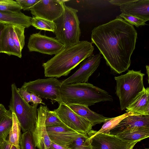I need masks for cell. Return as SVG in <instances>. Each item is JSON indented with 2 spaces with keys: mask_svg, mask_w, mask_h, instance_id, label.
I'll return each mask as SVG.
<instances>
[{
  "mask_svg": "<svg viewBox=\"0 0 149 149\" xmlns=\"http://www.w3.org/2000/svg\"><path fill=\"white\" fill-rule=\"evenodd\" d=\"M7 110L6 109L4 106L0 104V120L3 117Z\"/></svg>",
  "mask_w": 149,
  "mask_h": 149,
  "instance_id": "cell-39",
  "label": "cell"
},
{
  "mask_svg": "<svg viewBox=\"0 0 149 149\" xmlns=\"http://www.w3.org/2000/svg\"><path fill=\"white\" fill-rule=\"evenodd\" d=\"M31 25L36 29L49 31L54 33L56 28L54 21L33 17L31 19Z\"/></svg>",
  "mask_w": 149,
  "mask_h": 149,
  "instance_id": "cell-25",
  "label": "cell"
},
{
  "mask_svg": "<svg viewBox=\"0 0 149 149\" xmlns=\"http://www.w3.org/2000/svg\"><path fill=\"white\" fill-rule=\"evenodd\" d=\"M149 149L148 148H145V149Z\"/></svg>",
  "mask_w": 149,
  "mask_h": 149,
  "instance_id": "cell-43",
  "label": "cell"
},
{
  "mask_svg": "<svg viewBox=\"0 0 149 149\" xmlns=\"http://www.w3.org/2000/svg\"><path fill=\"white\" fill-rule=\"evenodd\" d=\"M127 112L138 115H149V88L139 93L126 108Z\"/></svg>",
  "mask_w": 149,
  "mask_h": 149,
  "instance_id": "cell-17",
  "label": "cell"
},
{
  "mask_svg": "<svg viewBox=\"0 0 149 149\" xmlns=\"http://www.w3.org/2000/svg\"><path fill=\"white\" fill-rule=\"evenodd\" d=\"M141 70H128L125 74L116 77V93L118 97L121 111L125 110L138 94L145 88Z\"/></svg>",
  "mask_w": 149,
  "mask_h": 149,
  "instance_id": "cell-5",
  "label": "cell"
},
{
  "mask_svg": "<svg viewBox=\"0 0 149 149\" xmlns=\"http://www.w3.org/2000/svg\"><path fill=\"white\" fill-rule=\"evenodd\" d=\"M61 84L56 78L51 77L24 82L21 87L40 98L50 99L59 104L61 103L60 90Z\"/></svg>",
  "mask_w": 149,
  "mask_h": 149,
  "instance_id": "cell-7",
  "label": "cell"
},
{
  "mask_svg": "<svg viewBox=\"0 0 149 149\" xmlns=\"http://www.w3.org/2000/svg\"><path fill=\"white\" fill-rule=\"evenodd\" d=\"M10 149H18L15 146L12 145Z\"/></svg>",
  "mask_w": 149,
  "mask_h": 149,
  "instance_id": "cell-41",
  "label": "cell"
},
{
  "mask_svg": "<svg viewBox=\"0 0 149 149\" xmlns=\"http://www.w3.org/2000/svg\"><path fill=\"white\" fill-rule=\"evenodd\" d=\"M91 139L88 134H81L69 146L70 149H92Z\"/></svg>",
  "mask_w": 149,
  "mask_h": 149,
  "instance_id": "cell-27",
  "label": "cell"
},
{
  "mask_svg": "<svg viewBox=\"0 0 149 149\" xmlns=\"http://www.w3.org/2000/svg\"><path fill=\"white\" fill-rule=\"evenodd\" d=\"M7 24L0 22V53H1V39L2 33Z\"/></svg>",
  "mask_w": 149,
  "mask_h": 149,
  "instance_id": "cell-38",
  "label": "cell"
},
{
  "mask_svg": "<svg viewBox=\"0 0 149 149\" xmlns=\"http://www.w3.org/2000/svg\"><path fill=\"white\" fill-rule=\"evenodd\" d=\"M147 126H149V115H130L123 119L111 130L110 134L115 135L119 132L132 129Z\"/></svg>",
  "mask_w": 149,
  "mask_h": 149,
  "instance_id": "cell-16",
  "label": "cell"
},
{
  "mask_svg": "<svg viewBox=\"0 0 149 149\" xmlns=\"http://www.w3.org/2000/svg\"><path fill=\"white\" fill-rule=\"evenodd\" d=\"M18 92L22 98L27 103L31 102V94L29 92L23 89L22 87L18 88Z\"/></svg>",
  "mask_w": 149,
  "mask_h": 149,
  "instance_id": "cell-33",
  "label": "cell"
},
{
  "mask_svg": "<svg viewBox=\"0 0 149 149\" xmlns=\"http://www.w3.org/2000/svg\"><path fill=\"white\" fill-rule=\"evenodd\" d=\"M131 0H112L109 1L111 4L117 6H120L128 2Z\"/></svg>",
  "mask_w": 149,
  "mask_h": 149,
  "instance_id": "cell-35",
  "label": "cell"
},
{
  "mask_svg": "<svg viewBox=\"0 0 149 149\" xmlns=\"http://www.w3.org/2000/svg\"><path fill=\"white\" fill-rule=\"evenodd\" d=\"M67 105L77 115L89 121L93 126L104 123L110 118L91 110L87 106L77 104Z\"/></svg>",
  "mask_w": 149,
  "mask_h": 149,
  "instance_id": "cell-20",
  "label": "cell"
},
{
  "mask_svg": "<svg viewBox=\"0 0 149 149\" xmlns=\"http://www.w3.org/2000/svg\"><path fill=\"white\" fill-rule=\"evenodd\" d=\"M22 8L19 3L13 0H0V11L19 12Z\"/></svg>",
  "mask_w": 149,
  "mask_h": 149,
  "instance_id": "cell-28",
  "label": "cell"
},
{
  "mask_svg": "<svg viewBox=\"0 0 149 149\" xmlns=\"http://www.w3.org/2000/svg\"><path fill=\"white\" fill-rule=\"evenodd\" d=\"M29 52L55 55L65 47L56 38L42 34L40 32L31 35L27 45Z\"/></svg>",
  "mask_w": 149,
  "mask_h": 149,
  "instance_id": "cell-9",
  "label": "cell"
},
{
  "mask_svg": "<svg viewBox=\"0 0 149 149\" xmlns=\"http://www.w3.org/2000/svg\"><path fill=\"white\" fill-rule=\"evenodd\" d=\"M45 123L46 127L65 125L53 111L49 110L48 109L46 112Z\"/></svg>",
  "mask_w": 149,
  "mask_h": 149,
  "instance_id": "cell-31",
  "label": "cell"
},
{
  "mask_svg": "<svg viewBox=\"0 0 149 149\" xmlns=\"http://www.w3.org/2000/svg\"><path fill=\"white\" fill-rule=\"evenodd\" d=\"M12 96L8 107L18 120L22 131L32 133L36 126L38 117V104L30 105L22 97L15 84L11 86Z\"/></svg>",
  "mask_w": 149,
  "mask_h": 149,
  "instance_id": "cell-6",
  "label": "cell"
},
{
  "mask_svg": "<svg viewBox=\"0 0 149 149\" xmlns=\"http://www.w3.org/2000/svg\"><path fill=\"white\" fill-rule=\"evenodd\" d=\"M32 17L21 12H13L0 11V22L6 24L21 26L28 28L31 25Z\"/></svg>",
  "mask_w": 149,
  "mask_h": 149,
  "instance_id": "cell-19",
  "label": "cell"
},
{
  "mask_svg": "<svg viewBox=\"0 0 149 149\" xmlns=\"http://www.w3.org/2000/svg\"><path fill=\"white\" fill-rule=\"evenodd\" d=\"M119 16L131 25L135 26L137 27L146 24V22L147 21L146 20L137 16L123 13L120 14Z\"/></svg>",
  "mask_w": 149,
  "mask_h": 149,
  "instance_id": "cell-30",
  "label": "cell"
},
{
  "mask_svg": "<svg viewBox=\"0 0 149 149\" xmlns=\"http://www.w3.org/2000/svg\"><path fill=\"white\" fill-rule=\"evenodd\" d=\"M12 26L7 24L1 36V53L9 56L13 55L21 58L22 52L16 46L12 36Z\"/></svg>",
  "mask_w": 149,
  "mask_h": 149,
  "instance_id": "cell-18",
  "label": "cell"
},
{
  "mask_svg": "<svg viewBox=\"0 0 149 149\" xmlns=\"http://www.w3.org/2000/svg\"><path fill=\"white\" fill-rule=\"evenodd\" d=\"M51 141L58 145L69 148L74 141L83 134L69 128L65 125L46 127Z\"/></svg>",
  "mask_w": 149,
  "mask_h": 149,
  "instance_id": "cell-14",
  "label": "cell"
},
{
  "mask_svg": "<svg viewBox=\"0 0 149 149\" xmlns=\"http://www.w3.org/2000/svg\"><path fill=\"white\" fill-rule=\"evenodd\" d=\"M0 149H3V148L0 144Z\"/></svg>",
  "mask_w": 149,
  "mask_h": 149,
  "instance_id": "cell-42",
  "label": "cell"
},
{
  "mask_svg": "<svg viewBox=\"0 0 149 149\" xmlns=\"http://www.w3.org/2000/svg\"><path fill=\"white\" fill-rule=\"evenodd\" d=\"M31 102L33 103V104H42L45 105V103L42 102V100L41 98L36 95L34 94L31 93Z\"/></svg>",
  "mask_w": 149,
  "mask_h": 149,
  "instance_id": "cell-34",
  "label": "cell"
},
{
  "mask_svg": "<svg viewBox=\"0 0 149 149\" xmlns=\"http://www.w3.org/2000/svg\"><path fill=\"white\" fill-rule=\"evenodd\" d=\"M13 123V113L10 110H7L0 120V144L6 139Z\"/></svg>",
  "mask_w": 149,
  "mask_h": 149,
  "instance_id": "cell-23",
  "label": "cell"
},
{
  "mask_svg": "<svg viewBox=\"0 0 149 149\" xmlns=\"http://www.w3.org/2000/svg\"><path fill=\"white\" fill-rule=\"evenodd\" d=\"M91 40L111 72L120 74L127 70L135 49L137 33L134 26L119 16L94 28Z\"/></svg>",
  "mask_w": 149,
  "mask_h": 149,
  "instance_id": "cell-1",
  "label": "cell"
},
{
  "mask_svg": "<svg viewBox=\"0 0 149 149\" xmlns=\"http://www.w3.org/2000/svg\"><path fill=\"white\" fill-rule=\"evenodd\" d=\"M12 36L15 44L21 52L25 45L24 29L22 26L12 25Z\"/></svg>",
  "mask_w": 149,
  "mask_h": 149,
  "instance_id": "cell-26",
  "label": "cell"
},
{
  "mask_svg": "<svg viewBox=\"0 0 149 149\" xmlns=\"http://www.w3.org/2000/svg\"><path fill=\"white\" fill-rule=\"evenodd\" d=\"M19 145L20 149H36L32 135L30 131L24 132L21 135Z\"/></svg>",
  "mask_w": 149,
  "mask_h": 149,
  "instance_id": "cell-29",
  "label": "cell"
},
{
  "mask_svg": "<svg viewBox=\"0 0 149 149\" xmlns=\"http://www.w3.org/2000/svg\"><path fill=\"white\" fill-rule=\"evenodd\" d=\"M91 131L88 134L91 139L92 149H133L138 142L128 143L111 134L94 135Z\"/></svg>",
  "mask_w": 149,
  "mask_h": 149,
  "instance_id": "cell-12",
  "label": "cell"
},
{
  "mask_svg": "<svg viewBox=\"0 0 149 149\" xmlns=\"http://www.w3.org/2000/svg\"><path fill=\"white\" fill-rule=\"evenodd\" d=\"M60 94L61 103L67 105L88 107L101 102L113 101L112 96L107 91L88 83L61 84Z\"/></svg>",
  "mask_w": 149,
  "mask_h": 149,
  "instance_id": "cell-3",
  "label": "cell"
},
{
  "mask_svg": "<svg viewBox=\"0 0 149 149\" xmlns=\"http://www.w3.org/2000/svg\"><path fill=\"white\" fill-rule=\"evenodd\" d=\"M48 109L47 106L42 105L37 109V122L31 133L35 146L38 149H49L52 143L45 123L46 113Z\"/></svg>",
  "mask_w": 149,
  "mask_h": 149,
  "instance_id": "cell-13",
  "label": "cell"
},
{
  "mask_svg": "<svg viewBox=\"0 0 149 149\" xmlns=\"http://www.w3.org/2000/svg\"><path fill=\"white\" fill-rule=\"evenodd\" d=\"M49 149H70L69 148L58 145L52 141Z\"/></svg>",
  "mask_w": 149,
  "mask_h": 149,
  "instance_id": "cell-37",
  "label": "cell"
},
{
  "mask_svg": "<svg viewBox=\"0 0 149 149\" xmlns=\"http://www.w3.org/2000/svg\"><path fill=\"white\" fill-rule=\"evenodd\" d=\"M135 115L136 114L132 112H128L115 117L110 118L104 122L99 131H95L91 130V132L94 135L99 134H110V131L117 125L123 119L129 116Z\"/></svg>",
  "mask_w": 149,
  "mask_h": 149,
  "instance_id": "cell-22",
  "label": "cell"
},
{
  "mask_svg": "<svg viewBox=\"0 0 149 149\" xmlns=\"http://www.w3.org/2000/svg\"><path fill=\"white\" fill-rule=\"evenodd\" d=\"M78 10L64 5L62 14L54 21L56 28V38L65 46L74 45L80 41L81 31Z\"/></svg>",
  "mask_w": 149,
  "mask_h": 149,
  "instance_id": "cell-4",
  "label": "cell"
},
{
  "mask_svg": "<svg viewBox=\"0 0 149 149\" xmlns=\"http://www.w3.org/2000/svg\"><path fill=\"white\" fill-rule=\"evenodd\" d=\"M122 13L149 20V0H131L120 6Z\"/></svg>",
  "mask_w": 149,
  "mask_h": 149,
  "instance_id": "cell-15",
  "label": "cell"
},
{
  "mask_svg": "<svg viewBox=\"0 0 149 149\" xmlns=\"http://www.w3.org/2000/svg\"><path fill=\"white\" fill-rule=\"evenodd\" d=\"M62 0H40L30 10L33 17L54 21L63 13L65 2Z\"/></svg>",
  "mask_w": 149,
  "mask_h": 149,
  "instance_id": "cell-10",
  "label": "cell"
},
{
  "mask_svg": "<svg viewBox=\"0 0 149 149\" xmlns=\"http://www.w3.org/2000/svg\"><path fill=\"white\" fill-rule=\"evenodd\" d=\"M115 135L125 141L138 142L149 136V126L132 129L116 134Z\"/></svg>",
  "mask_w": 149,
  "mask_h": 149,
  "instance_id": "cell-21",
  "label": "cell"
},
{
  "mask_svg": "<svg viewBox=\"0 0 149 149\" xmlns=\"http://www.w3.org/2000/svg\"><path fill=\"white\" fill-rule=\"evenodd\" d=\"M0 144L3 149H10L12 145L9 143L8 140H4Z\"/></svg>",
  "mask_w": 149,
  "mask_h": 149,
  "instance_id": "cell-36",
  "label": "cell"
},
{
  "mask_svg": "<svg viewBox=\"0 0 149 149\" xmlns=\"http://www.w3.org/2000/svg\"><path fill=\"white\" fill-rule=\"evenodd\" d=\"M13 113V123L12 128L8 134V141L12 145L20 149L19 145V141L21 136V127L15 114Z\"/></svg>",
  "mask_w": 149,
  "mask_h": 149,
  "instance_id": "cell-24",
  "label": "cell"
},
{
  "mask_svg": "<svg viewBox=\"0 0 149 149\" xmlns=\"http://www.w3.org/2000/svg\"><path fill=\"white\" fill-rule=\"evenodd\" d=\"M101 58L99 54L86 58L82 61L79 68L72 75L61 82V84L88 83L90 77L98 67Z\"/></svg>",
  "mask_w": 149,
  "mask_h": 149,
  "instance_id": "cell-11",
  "label": "cell"
},
{
  "mask_svg": "<svg viewBox=\"0 0 149 149\" xmlns=\"http://www.w3.org/2000/svg\"><path fill=\"white\" fill-rule=\"evenodd\" d=\"M53 112L66 126L81 134H88L93 125L89 121L73 111L68 105L61 102Z\"/></svg>",
  "mask_w": 149,
  "mask_h": 149,
  "instance_id": "cell-8",
  "label": "cell"
},
{
  "mask_svg": "<svg viewBox=\"0 0 149 149\" xmlns=\"http://www.w3.org/2000/svg\"><path fill=\"white\" fill-rule=\"evenodd\" d=\"M146 70L147 73L148 75V83H149V65H146Z\"/></svg>",
  "mask_w": 149,
  "mask_h": 149,
  "instance_id": "cell-40",
  "label": "cell"
},
{
  "mask_svg": "<svg viewBox=\"0 0 149 149\" xmlns=\"http://www.w3.org/2000/svg\"><path fill=\"white\" fill-rule=\"evenodd\" d=\"M19 3L22 9L30 10V9L40 0H16Z\"/></svg>",
  "mask_w": 149,
  "mask_h": 149,
  "instance_id": "cell-32",
  "label": "cell"
},
{
  "mask_svg": "<svg viewBox=\"0 0 149 149\" xmlns=\"http://www.w3.org/2000/svg\"><path fill=\"white\" fill-rule=\"evenodd\" d=\"M91 42L81 41L77 44L65 46L59 52L42 63L46 77L66 76L84 60L93 54L94 48Z\"/></svg>",
  "mask_w": 149,
  "mask_h": 149,
  "instance_id": "cell-2",
  "label": "cell"
}]
</instances>
